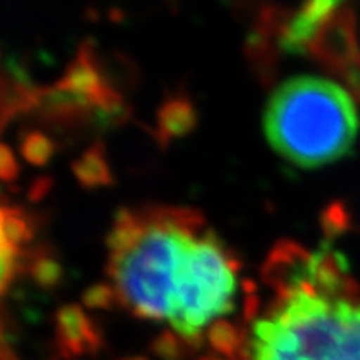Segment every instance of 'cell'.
<instances>
[{
    "label": "cell",
    "mask_w": 360,
    "mask_h": 360,
    "mask_svg": "<svg viewBox=\"0 0 360 360\" xmlns=\"http://www.w3.org/2000/svg\"><path fill=\"white\" fill-rule=\"evenodd\" d=\"M201 218L183 209L123 212L110 233V278L137 316L167 320L196 346L201 331L234 309L236 269Z\"/></svg>",
    "instance_id": "1"
},
{
    "label": "cell",
    "mask_w": 360,
    "mask_h": 360,
    "mask_svg": "<svg viewBox=\"0 0 360 360\" xmlns=\"http://www.w3.org/2000/svg\"><path fill=\"white\" fill-rule=\"evenodd\" d=\"M273 150L302 169H319L353 150L359 114L349 91L313 75L292 77L273 91L264 115Z\"/></svg>",
    "instance_id": "2"
},
{
    "label": "cell",
    "mask_w": 360,
    "mask_h": 360,
    "mask_svg": "<svg viewBox=\"0 0 360 360\" xmlns=\"http://www.w3.org/2000/svg\"><path fill=\"white\" fill-rule=\"evenodd\" d=\"M252 328L251 360H360V300L326 297L309 282L278 292Z\"/></svg>",
    "instance_id": "3"
},
{
    "label": "cell",
    "mask_w": 360,
    "mask_h": 360,
    "mask_svg": "<svg viewBox=\"0 0 360 360\" xmlns=\"http://www.w3.org/2000/svg\"><path fill=\"white\" fill-rule=\"evenodd\" d=\"M307 50L313 51L316 59L337 70H342L346 64L356 59L359 53H356L355 20L352 15L342 13L331 18L320 30L315 41L307 46Z\"/></svg>",
    "instance_id": "4"
},
{
    "label": "cell",
    "mask_w": 360,
    "mask_h": 360,
    "mask_svg": "<svg viewBox=\"0 0 360 360\" xmlns=\"http://www.w3.org/2000/svg\"><path fill=\"white\" fill-rule=\"evenodd\" d=\"M55 335L60 353L70 359L96 353L101 344L96 328L79 306H64L57 311Z\"/></svg>",
    "instance_id": "5"
},
{
    "label": "cell",
    "mask_w": 360,
    "mask_h": 360,
    "mask_svg": "<svg viewBox=\"0 0 360 360\" xmlns=\"http://www.w3.org/2000/svg\"><path fill=\"white\" fill-rule=\"evenodd\" d=\"M311 255L292 242L280 243L273 249L264 265V280L278 289V292L289 291L300 283L309 282Z\"/></svg>",
    "instance_id": "6"
},
{
    "label": "cell",
    "mask_w": 360,
    "mask_h": 360,
    "mask_svg": "<svg viewBox=\"0 0 360 360\" xmlns=\"http://www.w3.org/2000/svg\"><path fill=\"white\" fill-rule=\"evenodd\" d=\"M342 0H307L300 13L289 22L282 46L288 51H298L307 48L326 24L328 17L335 11Z\"/></svg>",
    "instance_id": "7"
},
{
    "label": "cell",
    "mask_w": 360,
    "mask_h": 360,
    "mask_svg": "<svg viewBox=\"0 0 360 360\" xmlns=\"http://www.w3.org/2000/svg\"><path fill=\"white\" fill-rule=\"evenodd\" d=\"M198 124L196 108L185 97H172L158 112L161 139H178L191 134Z\"/></svg>",
    "instance_id": "8"
},
{
    "label": "cell",
    "mask_w": 360,
    "mask_h": 360,
    "mask_svg": "<svg viewBox=\"0 0 360 360\" xmlns=\"http://www.w3.org/2000/svg\"><path fill=\"white\" fill-rule=\"evenodd\" d=\"M72 169L82 187L99 188L112 185V172L101 145L90 146L79 160L73 161Z\"/></svg>",
    "instance_id": "9"
},
{
    "label": "cell",
    "mask_w": 360,
    "mask_h": 360,
    "mask_svg": "<svg viewBox=\"0 0 360 360\" xmlns=\"http://www.w3.org/2000/svg\"><path fill=\"white\" fill-rule=\"evenodd\" d=\"M207 338H209L210 347L227 359L238 360L242 356V333L238 331L236 326L227 320L219 319L212 322L207 331Z\"/></svg>",
    "instance_id": "10"
},
{
    "label": "cell",
    "mask_w": 360,
    "mask_h": 360,
    "mask_svg": "<svg viewBox=\"0 0 360 360\" xmlns=\"http://www.w3.org/2000/svg\"><path fill=\"white\" fill-rule=\"evenodd\" d=\"M2 234L11 247L27 243L33 236V229L30 219L18 209H2Z\"/></svg>",
    "instance_id": "11"
},
{
    "label": "cell",
    "mask_w": 360,
    "mask_h": 360,
    "mask_svg": "<svg viewBox=\"0 0 360 360\" xmlns=\"http://www.w3.org/2000/svg\"><path fill=\"white\" fill-rule=\"evenodd\" d=\"M20 154L30 165L44 167L53 155V143L46 134L39 132V130H30L22 136Z\"/></svg>",
    "instance_id": "12"
},
{
    "label": "cell",
    "mask_w": 360,
    "mask_h": 360,
    "mask_svg": "<svg viewBox=\"0 0 360 360\" xmlns=\"http://www.w3.org/2000/svg\"><path fill=\"white\" fill-rule=\"evenodd\" d=\"M30 274L35 280L37 285H41L44 289H51L55 285H59L63 280V267L55 258L48 255L37 256L35 260L30 265Z\"/></svg>",
    "instance_id": "13"
},
{
    "label": "cell",
    "mask_w": 360,
    "mask_h": 360,
    "mask_svg": "<svg viewBox=\"0 0 360 360\" xmlns=\"http://www.w3.org/2000/svg\"><path fill=\"white\" fill-rule=\"evenodd\" d=\"M115 300H119L117 291L110 283H96L82 295V304L90 309H110L115 306Z\"/></svg>",
    "instance_id": "14"
},
{
    "label": "cell",
    "mask_w": 360,
    "mask_h": 360,
    "mask_svg": "<svg viewBox=\"0 0 360 360\" xmlns=\"http://www.w3.org/2000/svg\"><path fill=\"white\" fill-rule=\"evenodd\" d=\"M152 352L161 360H183L181 338L174 331H163L152 342Z\"/></svg>",
    "instance_id": "15"
},
{
    "label": "cell",
    "mask_w": 360,
    "mask_h": 360,
    "mask_svg": "<svg viewBox=\"0 0 360 360\" xmlns=\"http://www.w3.org/2000/svg\"><path fill=\"white\" fill-rule=\"evenodd\" d=\"M15 260H17V249L15 247L9 245L0 252V295L6 291L8 283L13 278Z\"/></svg>",
    "instance_id": "16"
},
{
    "label": "cell",
    "mask_w": 360,
    "mask_h": 360,
    "mask_svg": "<svg viewBox=\"0 0 360 360\" xmlns=\"http://www.w3.org/2000/svg\"><path fill=\"white\" fill-rule=\"evenodd\" d=\"M18 176V163L13 152L4 143H0V179L2 181H13Z\"/></svg>",
    "instance_id": "17"
},
{
    "label": "cell",
    "mask_w": 360,
    "mask_h": 360,
    "mask_svg": "<svg viewBox=\"0 0 360 360\" xmlns=\"http://www.w3.org/2000/svg\"><path fill=\"white\" fill-rule=\"evenodd\" d=\"M342 75L344 82H346L347 90L355 94L356 99L360 101V57L353 59L352 63L346 64L342 70H338Z\"/></svg>",
    "instance_id": "18"
},
{
    "label": "cell",
    "mask_w": 360,
    "mask_h": 360,
    "mask_svg": "<svg viewBox=\"0 0 360 360\" xmlns=\"http://www.w3.org/2000/svg\"><path fill=\"white\" fill-rule=\"evenodd\" d=\"M123 360H148V359H145V356H128V359H123Z\"/></svg>",
    "instance_id": "19"
},
{
    "label": "cell",
    "mask_w": 360,
    "mask_h": 360,
    "mask_svg": "<svg viewBox=\"0 0 360 360\" xmlns=\"http://www.w3.org/2000/svg\"><path fill=\"white\" fill-rule=\"evenodd\" d=\"M200 360H221V359H218V356H203V359Z\"/></svg>",
    "instance_id": "20"
}]
</instances>
